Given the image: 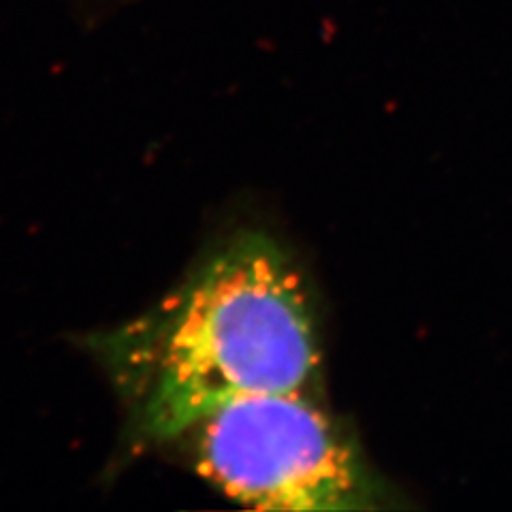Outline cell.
<instances>
[{
	"mask_svg": "<svg viewBox=\"0 0 512 512\" xmlns=\"http://www.w3.org/2000/svg\"><path fill=\"white\" fill-rule=\"evenodd\" d=\"M94 344L137 444L180 440L248 395L314 391L323 359L306 280L254 229L222 239L154 308Z\"/></svg>",
	"mask_w": 512,
	"mask_h": 512,
	"instance_id": "obj_1",
	"label": "cell"
},
{
	"mask_svg": "<svg viewBox=\"0 0 512 512\" xmlns=\"http://www.w3.org/2000/svg\"><path fill=\"white\" fill-rule=\"evenodd\" d=\"M180 440H188L203 480L250 508L342 512L391 504V489L314 391L235 399Z\"/></svg>",
	"mask_w": 512,
	"mask_h": 512,
	"instance_id": "obj_2",
	"label": "cell"
}]
</instances>
